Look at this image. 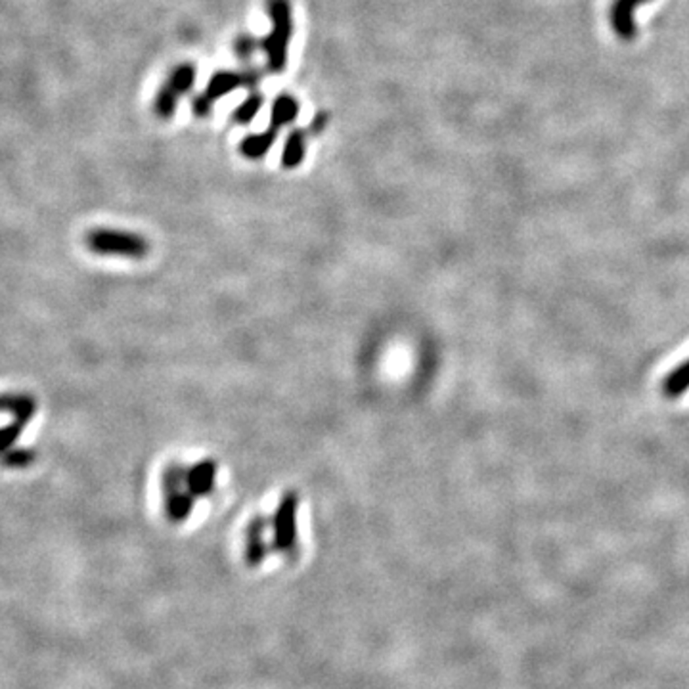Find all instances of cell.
Segmentation results:
<instances>
[{"mask_svg": "<svg viewBox=\"0 0 689 689\" xmlns=\"http://www.w3.org/2000/svg\"><path fill=\"white\" fill-rule=\"evenodd\" d=\"M263 104H265V96L258 91H249L248 98L234 109L232 121L238 125H249L257 118L258 111H261Z\"/></svg>", "mask_w": 689, "mask_h": 689, "instance_id": "obj_14", "label": "cell"}, {"mask_svg": "<svg viewBox=\"0 0 689 689\" xmlns=\"http://www.w3.org/2000/svg\"><path fill=\"white\" fill-rule=\"evenodd\" d=\"M268 528V521L265 517H255L246 528V562L249 565H258L265 562L268 554V545L265 540V533Z\"/></svg>", "mask_w": 689, "mask_h": 689, "instance_id": "obj_9", "label": "cell"}, {"mask_svg": "<svg viewBox=\"0 0 689 689\" xmlns=\"http://www.w3.org/2000/svg\"><path fill=\"white\" fill-rule=\"evenodd\" d=\"M258 50V40L251 35H240L234 42V52L241 60H249V57Z\"/></svg>", "mask_w": 689, "mask_h": 689, "instance_id": "obj_15", "label": "cell"}, {"mask_svg": "<svg viewBox=\"0 0 689 689\" xmlns=\"http://www.w3.org/2000/svg\"><path fill=\"white\" fill-rule=\"evenodd\" d=\"M297 115H299L297 100L290 94H280L275 102H272L268 126L276 128V131H282L283 126L292 125L297 119Z\"/></svg>", "mask_w": 689, "mask_h": 689, "instance_id": "obj_12", "label": "cell"}, {"mask_svg": "<svg viewBox=\"0 0 689 689\" xmlns=\"http://www.w3.org/2000/svg\"><path fill=\"white\" fill-rule=\"evenodd\" d=\"M86 246L98 255H111V257H126V258H144L150 251L148 240L125 232V230L115 228H96L86 236Z\"/></svg>", "mask_w": 689, "mask_h": 689, "instance_id": "obj_3", "label": "cell"}, {"mask_svg": "<svg viewBox=\"0 0 689 689\" xmlns=\"http://www.w3.org/2000/svg\"><path fill=\"white\" fill-rule=\"evenodd\" d=\"M278 135L280 131H276V128L272 126H268L263 133L249 135L241 140L240 152L243 157H248V160H263V157L270 152V148L276 144Z\"/></svg>", "mask_w": 689, "mask_h": 689, "instance_id": "obj_10", "label": "cell"}, {"mask_svg": "<svg viewBox=\"0 0 689 689\" xmlns=\"http://www.w3.org/2000/svg\"><path fill=\"white\" fill-rule=\"evenodd\" d=\"M645 3H650V0H613L609 8V23L616 37L632 40L638 35L634 10Z\"/></svg>", "mask_w": 689, "mask_h": 689, "instance_id": "obj_7", "label": "cell"}, {"mask_svg": "<svg viewBox=\"0 0 689 689\" xmlns=\"http://www.w3.org/2000/svg\"><path fill=\"white\" fill-rule=\"evenodd\" d=\"M326 121H327V113L326 111H318V113H316V118L312 119L309 131L312 135H320L324 128H326Z\"/></svg>", "mask_w": 689, "mask_h": 689, "instance_id": "obj_16", "label": "cell"}, {"mask_svg": "<svg viewBox=\"0 0 689 689\" xmlns=\"http://www.w3.org/2000/svg\"><path fill=\"white\" fill-rule=\"evenodd\" d=\"M263 74L258 69H246V71H217L213 74L205 91L197 94L192 102V111L196 118H207L211 113V108L214 102H219L221 98L228 96L238 89L257 91V86L261 84Z\"/></svg>", "mask_w": 689, "mask_h": 689, "instance_id": "obj_2", "label": "cell"}, {"mask_svg": "<svg viewBox=\"0 0 689 689\" xmlns=\"http://www.w3.org/2000/svg\"><path fill=\"white\" fill-rule=\"evenodd\" d=\"M689 391V358L678 364L672 371H668L663 383H660V393L668 400H676Z\"/></svg>", "mask_w": 689, "mask_h": 689, "instance_id": "obj_13", "label": "cell"}, {"mask_svg": "<svg viewBox=\"0 0 689 689\" xmlns=\"http://www.w3.org/2000/svg\"><path fill=\"white\" fill-rule=\"evenodd\" d=\"M196 83V67L192 64H180L170 71L165 83L160 86V91L153 100V113L160 119H170L177 111L179 100L190 92Z\"/></svg>", "mask_w": 689, "mask_h": 689, "instance_id": "obj_5", "label": "cell"}, {"mask_svg": "<svg viewBox=\"0 0 689 689\" xmlns=\"http://www.w3.org/2000/svg\"><path fill=\"white\" fill-rule=\"evenodd\" d=\"M186 469L180 464H170L163 471L161 488L165 513L172 523H182L190 517L194 510V494L186 486Z\"/></svg>", "mask_w": 689, "mask_h": 689, "instance_id": "obj_4", "label": "cell"}, {"mask_svg": "<svg viewBox=\"0 0 689 689\" xmlns=\"http://www.w3.org/2000/svg\"><path fill=\"white\" fill-rule=\"evenodd\" d=\"M217 471L219 466L211 458L201 459L196 466L188 467V471H186V486H188L194 498H204L213 493L214 483H217Z\"/></svg>", "mask_w": 689, "mask_h": 689, "instance_id": "obj_8", "label": "cell"}, {"mask_svg": "<svg viewBox=\"0 0 689 689\" xmlns=\"http://www.w3.org/2000/svg\"><path fill=\"white\" fill-rule=\"evenodd\" d=\"M270 33L258 40V48L266 56V67L272 74H282L290 56L293 39V8L290 0H266Z\"/></svg>", "mask_w": 689, "mask_h": 689, "instance_id": "obj_1", "label": "cell"}, {"mask_svg": "<svg viewBox=\"0 0 689 689\" xmlns=\"http://www.w3.org/2000/svg\"><path fill=\"white\" fill-rule=\"evenodd\" d=\"M297 511L299 494L290 491L280 498L275 517H272V545L282 554H287L297 544Z\"/></svg>", "mask_w": 689, "mask_h": 689, "instance_id": "obj_6", "label": "cell"}, {"mask_svg": "<svg viewBox=\"0 0 689 689\" xmlns=\"http://www.w3.org/2000/svg\"><path fill=\"white\" fill-rule=\"evenodd\" d=\"M305 155H307V133L303 128H293V131L287 135L283 144L282 167L297 169L305 161Z\"/></svg>", "mask_w": 689, "mask_h": 689, "instance_id": "obj_11", "label": "cell"}]
</instances>
